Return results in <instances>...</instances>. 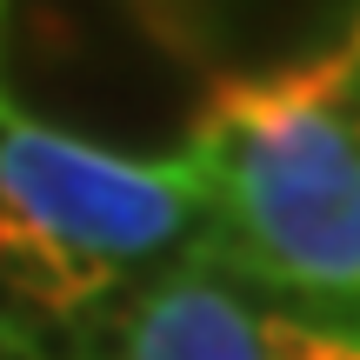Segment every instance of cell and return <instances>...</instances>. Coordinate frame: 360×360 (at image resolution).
I'll return each instance as SVG.
<instances>
[{
  "label": "cell",
  "mask_w": 360,
  "mask_h": 360,
  "mask_svg": "<svg viewBox=\"0 0 360 360\" xmlns=\"http://www.w3.org/2000/svg\"><path fill=\"white\" fill-rule=\"evenodd\" d=\"M360 80L347 47L267 80H233L200 107L187 174L233 207L254 267L321 294H360V134L340 101Z\"/></svg>",
  "instance_id": "obj_1"
},
{
  "label": "cell",
  "mask_w": 360,
  "mask_h": 360,
  "mask_svg": "<svg viewBox=\"0 0 360 360\" xmlns=\"http://www.w3.org/2000/svg\"><path fill=\"white\" fill-rule=\"evenodd\" d=\"M193 214H207V187L187 167H141L20 120L0 127V220L80 260L167 254L193 233Z\"/></svg>",
  "instance_id": "obj_2"
},
{
  "label": "cell",
  "mask_w": 360,
  "mask_h": 360,
  "mask_svg": "<svg viewBox=\"0 0 360 360\" xmlns=\"http://www.w3.org/2000/svg\"><path fill=\"white\" fill-rule=\"evenodd\" d=\"M127 360H267L260 321L207 274L167 281L134 314Z\"/></svg>",
  "instance_id": "obj_3"
},
{
  "label": "cell",
  "mask_w": 360,
  "mask_h": 360,
  "mask_svg": "<svg viewBox=\"0 0 360 360\" xmlns=\"http://www.w3.org/2000/svg\"><path fill=\"white\" fill-rule=\"evenodd\" d=\"M260 347L267 360H360V340L340 327H300V321H260Z\"/></svg>",
  "instance_id": "obj_4"
}]
</instances>
